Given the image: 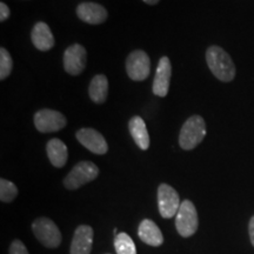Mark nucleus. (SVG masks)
<instances>
[{"instance_id": "nucleus-11", "label": "nucleus", "mask_w": 254, "mask_h": 254, "mask_svg": "<svg viewBox=\"0 0 254 254\" xmlns=\"http://www.w3.org/2000/svg\"><path fill=\"white\" fill-rule=\"evenodd\" d=\"M171 75H172V65L167 57L160 58L158 63L155 77L153 80V93L158 97H166L170 90Z\"/></svg>"}, {"instance_id": "nucleus-21", "label": "nucleus", "mask_w": 254, "mask_h": 254, "mask_svg": "<svg viewBox=\"0 0 254 254\" xmlns=\"http://www.w3.org/2000/svg\"><path fill=\"white\" fill-rule=\"evenodd\" d=\"M12 68H13V60L9 56L8 51L1 47L0 49V79L5 80L11 74Z\"/></svg>"}, {"instance_id": "nucleus-13", "label": "nucleus", "mask_w": 254, "mask_h": 254, "mask_svg": "<svg viewBox=\"0 0 254 254\" xmlns=\"http://www.w3.org/2000/svg\"><path fill=\"white\" fill-rule=\"evenodd\" d=\"M93 243V230L87 225H80L74 232L71 244V254H90Z\"/></svg>"}, {"instance_id": "nucleus-19", "label": "nucleus", "mask_w": 254, "mask_h": 254, "mask_svg": "<svg viewBox=\"0 0 254 254\" xmlns=\"http://www.w3.org/2000/svg\"><path fill=\"white\" fill-rule=\"evenodd\" d=\"M114 247L118 254H136V249L132 238L128 234L118 233L114 239Z\"/></svg>"}, {"instance_id": "nucleus-9", "label": "nucleus", "mask_w": 254, "mask_h": 254, "mask_svg": "<svg viewBox=\"0 0 254 254\" xmlns=\"http://www.w3.org/2000/svg\"><path fill=\"white\" fill-rule=\"evenodd\" d=\"M87 64V52L80 44H74L64 53V68L71 75H78L84 71Z\"/></svg>"}, {"instance_id": "nucleus-23", "label": "nucleus", "mask_w": 254, "mask_h": 254, "mask_svg": "<svg viewBox=\"0 0 254 254\" xmlns=\"http://www.w3.org/2000/svg\"><path fill=\"white\" fill-rule=\"evenodd\" d=\"M9 17V8L8 6L5 4V2H1L0 4V21L4 23L5 20H7Z\"/></svg>"}, {"instance_id": "nucleus-4", "label": "nucleus", "mask_w": 254, "mask_h": 254, "mask_svg": "<svg viewBox=\"0 0 254 254\" xmlns=\"http://www.w3.org/2000/svg\"><path fill=\"white\" fill-rule=\"evenodd\" d=\"M199 219L195 206L190 200H184L176 215V227L178 233L184 238H189L198 230Z\"/></svg>"}, {"instance_id": "nucleus-3", "label": "nucleus", "mask_w": 254, "mask_h": 254, "mask_svg": "<svg viewBox=\"0 0 254 254\" xmlns=\"http://www.w3.org/2000/svg\"><path fill=\"white\" fill-rule=\"evenodd\" d=\"M99 176V168L91 161H80L64 179V186L67 190H77L85 184L93 182Z\"/></svg>"}, {"instance_id": "nucleus-8", "label": "nucleus", "mask_w": 254, "mask_h": 254, "mask_svg": "<svg viewBox=\"0 0 254 254\" xmlns=\"http://www.w3.org/2000/svg\"><path fill=\"white\" fill-rule=\"evenodd\" d=\"M67 124L66 117L58 111L43 109L38 111L34 116V125L41 133L58 132Z\"/></svg>"}, {"instance_id": "nucleus-5", "label": "nucleus", "mask_w": 254, "mask_h": 254, "mask_svg": "<svg viewBox=\"0 0 254 254\" xmlns=\"http://www.w3.org/2000/svg\"><path fill=\"white\" fill-rule=\"evenodd\" d=\"M32 230L37 239L49 249H56L62 243V233L58 226L49 218H38L32 224Z\"/></svg>"}, {"instance_id": "nucleus-17", "label": "nucleus", "mask_w": 254, "mask_h": 254, "mask_svg": "<svg viewBox=\"0 0 254 254\" xmlns=\"http://www.w3.org/2000/svg\"><path fill=\"white\" fill-rule=\"evenodd\" d=\"M46 152L51 164L55 167H63L65 166L66 163H67V146L64 144L60 139H51L46 145Z\"/></svg>"}, {"instance_id": "nucleus-10", "label": "nucleus", "mask_w": 254, "mask_h": 254, "mask_svg": "<svg viewBox=\"0 0 254 254\" xmlns=\"http://www.w3.org/2000/svg\"><path fill=\"white\" fill-rule=\"evenodd\" d=\"M78 141L94 154H105L109 151V145L101 133L94 128H80L77 132Z\"/></svg>"}, {"instance_id": "nucleus-18", "label": "nucleus", "mask_w": 254, "mask_h": 254, "mask_svg": "<svg viewBox=\"0 0 254 254\" xmlns=\"http://www.w3.org/2000/svg\"><path fill=\"white\" fill-rule=\"evenodd\" d=\"M88 94H90L91 100L93 103H105V100L107 99V95H109V80H107L106 75H94L91 80L90 87H88Z\"/></svg>"}, {"instance_id": "nucleus-25", "label": "nucleus", "mask_w": 254, "mask_h": 254, "mask_svg": "<svg viewBox=\"0 0 254 254\" xmlns=\"http://www.w3.org/2000/svg\"><path fill=\"white\" fill-rule=\"evenodd\" d=\"M142 1L146 2L147 5H155V4H158L160 0H142Z\"/></svg>"}, {"instance_id": "nucleus-7", "label": "nucleus", "mask_w": 254, "mask_h": 254, "mask_svg": "<svg viewBox=\"0 0 254 254\" xmlns=\"http://www.w3.org/2000/svg\"><path fill=\"white\" fill-rule=\"evenodd\" d=\"M180 205L182 202L177 190L167 184H161L158 189V207L161 217L173 218L179 211Z\"/></svg>"}, {"instance_id": "nucleus-1", "label": "nucleus", "mask_w": 254, "mask_h": 254, "mask_svg": "<svg viewBox=\"0 0 254 254\" xmlns=\"http://www.w3.org/2000/svg\"><path fill=\"white\" fill-rule=\"evenodd\" d=\"M206 62L209 71L220 81L230 82L236 77V66L230 55L219 46H211L206 51Z\"/></svg>"}, {"instance_id": "nucleus-20", "label": "nucleus", "mask_w": 254, "mask_h": 254, "mask_svg": "<svg viewBox=\"0 0 254 254\" xmlns=\"http://www.w3.org/2000/svg\"><path fill=\"white\" fill-rule=\"evenodd\" d=\"M18 189L13 183L1 178L0 179V200L2 202H11L17 198Z\"/></svg>"}, {"instance_id": "nucleus-2", "label": "nucleus", "mask_w": 254, "mask_h": 254, "mask_svg": "<svg viewBox=\"0 0 254 254\" xmlns=\"http://www.w3.org/2000/svg\"><path fill=\"white\" fill-rule=\"evenodd\" d=\"M206 135L205 120L200 116H192L184 124L179 134V144L183 150L195 148Z\"/></svg>"}, {"instance_id": "nucleus-15", "label": "nucleus", "mask_w": 254, "mask_h": 254, "mask_svg": "<svg viewBox=\"0 0 254 254\" xmlns=\"http://www.w3.org/2000/svg\"><path fill=\"white\" fill-rule=\"evenodd\" d=\"M138 236L140 238L141 241L150 246L158 247L164 243V237L161 233L160 228L155 225L154 221L150 220V219H145L140 222L138 230Z\"/></svg>"}, {"instance_id": "nucleus-14", "label": "nucleus", "mask_w": 254, "mask_h": 254, "mask_svg": "<svg viewBox=\"0 0 254 254\" xmlns=\"http://www.w3.org/2000/svg\"><path fill=\"white\" fill-rule=\"evenodd\" d=\"M31 39L33 45L43 52L50 51L55 46V37L51 32V28L49 25L43 23V21H39L34 25L33 30H32Z\"/></svg>"}, {"instance_id": "nucleus-24", "label": "nucleus", "mask_w": 254, "mask_h": 254, "mask_svg": "<svg viewBox=\"0 0 254 254\" xmlns=\"http://www.w3.org/2000/svg\"><path fill=\"white\" fill-rule=\"evenodd\" d=\"M249 232H250V238H251V243L254 246V215L251 218L250 220V225H249Z\"/></svg>"}, {"instance_id": "nucleus-16", "label": "nucleus", "mask_w": 254, "mask_h": 254, "mask_svg": "<svg viewBox=\"0 0 254 254\" xmlns=\"http://www.w3.org/2000/svg\"><path fill=\"white\" fill-rule=\"evenodd\" d=\"M128 129L133 140L140 150L146 151L150 147V135H148L147 127L141 117H133L128 123Z\"/></svg>"}, {"instance_id": "nucleus-22", "label": "nucleus", "mask_w": 254, "mask_h": 254, "mask_svg": "<svg viewBox=\"0 0 254 254\" xmlns=\"http://www.w3.org/2000/svg\"><path fill=\"white\" fill-rule=\"evenodd\" d=\"M9 254H28V251L20 240H14L9 247Z\"/></svg>"}, {"instance_id": "nucleus-6", "label": "nucleus", "mask_w": 254, "mask_h": 254, "mask_svg": "<svg viewBox=\"0 0 254 254\" xmlns=\"http://www.w3.org/2000/svg\"><path fill=\"white\" fill-rule=\"evenodd\" d=\"M126 71L134 81H142L150 75L151 60L145 51L136 50L129 53L126 59Z\"/></svg>"}, {"instance_id": "nucleus-12", "label": "nucleus", "mask_w": 254, "mask_h": 254, "mask_svg": "<svg viewBox=\"0 0 254 254\" xmlns=\"http://www.w3.org/2000/svg\"><path fill=\"white\" fill-rule=\"evenodd\" d=\"M77 15L84 23L90 25L103 24L107 19L106 8L95 2H81L77 7Z\"/></svg>"}]
</instances>
